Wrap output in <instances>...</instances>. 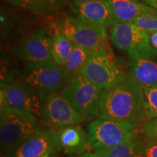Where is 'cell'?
Wrapping results in <instances>:
<instances>
[{
    "mask_svg": "<svg viewBox=\"0 0 157 157\" xmlns=\"http://www.w3.org/2000/svg\"><path fill=\"white\" fill-rule=\"evenodd\" d=\"M98 118L134 125L137 129L148 121L142 87L129 76L103 90Z\"/></svg>",
    "mask_w": 157,
    "mask_h": 157,
    "instance_id": "cell-1",
    "label": "cell"
},
{
    "mask_svg": "<svg viewBox=\"0 0 157 157\" xmlns=\"http://www.w3.org/2000/svg\"><path fill=\"white\" fill-rule=\"evenodd\" d=\"M47 127L38 118L20 110L7 108L1 111L0 143L4 151L23 142L37 131Z\"/></svg>",
    "mask_w": 157,
    "mask_h": 157,
    "instance_id": "cell-2",
    "label": "cell"
},
{
    "mask_svg": "<svg viewBox=\"0 0 157 157\" xmlns=\"http://www.w3.org/2000/svg\"><path fill=\"white\" fill-rule=\"evenodd\" d=\"M18 81L48 97L60 91L65 83V75L63 68L52 59H50L25 63Z\"/></svg>",
    "mask_w": 157,
    "mask_h": 157,
    "instance_id": "cell-3",
    "label": "cell"
},
{
    "mask_svg": "<svg viewBox=\"0 0 157 157\" xmlns=\"http://www.w3.org/2000/svg\"><path fill=\"white\" fill-rule=\"evenodd\" d=\"M102 91L79 73L66 79L59 93L87 121L100 114Z\"/></svg>",
    "mask_w": 157,
    "mask_h": 157,
    "instance_id": "cell-4",
    "label": "cell"
},
{
    "mask_svg": "<svg viewBox=\"0 0 157 157\" xmlns=\"http://www.w3.org/2000/svg\"><path fill=\"white\" fill-rule=\"evenodd\" d=\"M137 129L130 124L98 118L87 126L89 148L94 151L131 142L136 139Z\"/></svg>",
    "mask_w": 157,
    "mask_h": 157,
    "instance_id": "cell-5",
    "label": "cell"
},
{
    "mask_svg": "<svg viewBox=\"0 0 157 157\" xmlns=\"http://www.w3.org/2000/svg\"><path fill=\"white\" fill-rule=\"evenodd\" d=\"M80 73L102 90L113 87L127 76L118 66L111 50L105 48L93 50Z\"/></svg>",
    "mask_w": 157,
    "mask_h": 157,
    "instance_id": "cell-6",
    "label": "cell"
},
{
    "mask_svg": "<svg viewBox=\"0 0 157 157\" xmlns=\"http://www.w3.org/2000/svg\"><path fill=\"white\" fill-rule=\"evenodd\" d=\"M111 42L130 57H156L157 50L152 46L147 31L131 22H117L111 26Z\"/></svg>",
    "mask_w": 157,
    "mask_h": 157,
    "instance_id": "cell-7",
    "label": "cell"
},
{
    "mask_svg": "<svg viewBox=\"0 0 157 157\" xmlns=\"http://www.w3.org/2000/svg\"><path fill=\"white\" fill-rule=\"evenodd\" d=\"M46 98V96L30 89L15 78L1 83V111L12 108L31 113L40 120L42 109Z\"/></svg>",
    "mask_w": 157,
    "mask_h": 157,
    "instance_id": "cell-8",
    "label": "cell"
},
{
    "mask_svg": "<svg viewBox=\"0 0 157 157\" xmlns=\"http://www.w3.org/2000/svg\"><path fill=\"white\" fill-rule=\"evenodd\" d=\"M57 29L75 44L91 50L98 48L111 50L108 43L105 27L84 22L75 17L65 15L57 24Z\"/></svg>",
    "mask_w": 157,
    "mask_h": 157,
    "instance_id": "cell-9",
    "label": "cell"
},
{
    "mask_svg": "<svg viewBox=\"0 0 157 157\" xmlns=\"http://www.w3.org/2000/svg\"><path fill=\"white\" fill-rule=\"evenodd\" d=\"M40 121L47 127L61 128L86 121L60 93L48 95L42 109Z\"/></svg>",
    "mask_w": 157,
    "mask_h": 157,
    "instance_id": "cell-10",
    "label": "cell"
},
{
    "mask_svg": "<svg viewBox=\"0 0 157 157\" xmlns=\"http://www.w3.org/2000/svg\"><path fill=\"white\" fill-rule=\"evenodd\" d=\"M57 131L44 127L31 135L23 142L5 151V157H44L60 148Z\"/></svg>",
    "mask_w": 157,
    "mask_h": 157,
    "instance_id": "cell-11",
    "label": "cell"
},
{
    "mask_svg": "<svg viewBox=\"0 0 157 157\" xmlns=\"http://www.w3.org/2000/svg\"><path fill=\"white\" fill-rule=\"evenodd\" d=\"M51 45L52 36L44 29H39L15 46L13 54L25 63L44 61L52 59Z\"/></svg>",
    "mask_w": 157,
    "mask_h": 157,
    "instance_id": "cell-12",
    "label": "cell"
},
{
    "mask_svg": "<svg viewBox=\"0 0 157 157\" xmlns=\"http://www.w3.org/2000/svg\"><path fill=\"white\" fill-rule=\"evenodd\" d=\"M70 11L84 22L103 27L112 26L117 21L107 0H94L84 3H71Z\"/></svg>",
    "mask_w": 157,
    "mask_h": 157,
    "instance_id": "cell-13",
    "label": "cell"
},
{
    "mask_svg": "<svg viewBox=\"0 0 157 157\" xmlns=\"http://www.w3.org/2000/svg\"><path fill=\"white\" fill-rule=\"evenodd\" d=\"M129 72V77L141 87L157 86V62L154 57H130Z\"/></svg>",
    "mask_w": 157,
    "mask_h": 157,
    "instance_id": "cell-14",
    "label": "cell"
},
{
    "mask_svg": "<svg viewBox=\"0 0 157 157\" xmlns=\"http://www.w3.org/2000/svg\"><path fill=\"white\" fill-rule=\"evenodd\" d=\"M117 22H131L143 15H157V10L141 0H107Z\"/></svg>",
    "mask_w": 157,
    "mask_h": 157,
    "instance_id": "cell-15",
    "label": "cell"
},
{
    "mask_svg": "<svg viewBox=\"0 0 157 157\" xmlns=\"http://www.w3.org/2000/svg\"><path fill=\"white\" fill-rule=\"evenodd\" d=\"M61 148L65 154L79 156L89 149L87 134L78 124L58 128L57 130Z\"/></svg>",
    "mask_w": 157,
    "mask_h": 157,
    "instance_id": "cell-16",
    "label": "cell"
},
{
    "mask_svg": "<svg viewBox=\"0 0 157 157\" xmlns=\"http://www.w3.org/2000/svg\"><path fill=\"white\" fill-rule=\"evenodd\" d=\"M74 42L58 29L52 36L51 58L58 66L63 68L74 49Z\"/></svg>",
    "mask_w": 157,
    "mask_h": 157,
    "instance_id": "cell-17",
    "label": "cell"
},
{
    "mask_svg": "<svg viewBox=\"0 0 157 157\" xmlns=\"http://www.w3.org/2000/svg\"><path fill=\"white\" fill-rule=\"evenodd\" d=\"M92 52L93 50L74 44L71 54L62 68L65 75V81L81 72Z\"/></svg>",
    "mask_w": 157,
    "mask_h": 157,
    "instance_id": "cell-18",
    "label": "cell"
},
{
    "mask_svg": "<svg viewBox=\"0 0 157 157\" xmlns=\"http://www.w3.org/2000/svg\"><path fill=\"white\" fill-rule=\"evenodd\" d=\"M94 152L103 157H143L139 139L111 148H98Z\"/></svg>",
    "mask_w": 157,
    "mask_h": 157,
    "instance_id": "cell-19",
    "label": "cell"
},
{
    "mask_svg": "<svg viewBox=\"0 0 157 157\" xmlns=\"http://www.w3.org/2000/svg\"><path fill=\"white\" fill-rule=\"evenodd\" d=\"M17 7L39 16L48 17L53 13V8L48 0H6Z\"/></svg>",
    "mask_w": 157,
    "mask_h": 157,
    "instance_id": "cell-20",
    "label": "cell"
},
{
    "mask_svg": "<svg viewBox=\"0 0 157 157\" xmlns=\"http://www.w3.org/2000/svg\"><path fill=\"white\" fill-rule=\"evenodd\" d=\"M142 89L148 120L157 117V86Z\"/></svg>",
    "mask_w": 157,
    "mask_h": 157,
    "instance_id": "cell-21",
    "label": "cell"
},
{
    "mask_svg": "<svg viewBox=\"0 0 157 157\" xmlns=\"http://www.w3.org/2000/svg\"><path fill=\"white\" fill-rule=\"evenodd\" d=\"M146 31H157V15H143L137 17L133 22Z\"/></svg>",
    "mask_w": 157,
    "mask_h": 157,
    "instance_id": "cell-22",
    "label": "cell"
},
{
    "mask_svg": "<svg viewBox=\"0 0 157 157\" xmlns=\"http://www.w3.org/2000/svg\"><path fill=\"white\" fill-rule=\"evenodd\" d=\"M139 141L143 157H157V140L144 136Z\"/></svg>",
    "mask_w": 157,
    "mask_h": 157,
    "instance_id": "cell-23",
    "label": "cell"
},
{
    "mask_svg": "<svg viewBox=\"0 0 157 157\" xmlns=\"http://www.w3.org/2000/svg\"><path fill=\"white\" fill-rule=\"evenodd\" d=\"M140 132L143 136L157 138V117L148 119L140 127Z\"/></svg>",
    "mask_w": 157,
    "mask_h": 157,
    "instance_id": "cell-24",
    "label": "cell"
},
{
    "mask_svg": "<svg viewBox=\"0 0 157 157\" xmlns=\"http://www.w3.org/2000/svg\"><path fill=\"white\" fill-rule=\"evenodd\" d=\"M55 10H61L66 4V0H48Z\"/></svg>",
    "mask_w": 157,
    "mask_h": 157,
    "instance_id": "cell-25",
    "label": "cell"
},
{
    "mask_svg": "<svg viewBox=\"0 0 157 157\" xmlns=\"http://www.w3.org/2000/svg\"><path fill=\"white\" fill-rule=\"evenodd\" d=\"M150 42L152 46L157 50V31L151 32Z\"/></svg>",
    "mask_w": 157,
    "mask_h": 157,
    "instance_id": "cell-26",
    "label": "cell"
},
{
    "mask_svg": "<svg viewBox=\"0 0 157 157\" xmlns=\"http://www.w3.org/2000/svg\"><path fill=\"white\" fill-rule=\"evenodd\" d=\"M73 157H103L101 156V155L96 154V153L93 152H86L84 154L79 155V156H74Z\"/></svg>",
    "mask_w": 157,
    "mask_h": 157,
    "instance_id": "cell-27",
    "label": "cell"
},
{
    "mask_svg": "<svg viewBox=\"0 0 157 157\" xmlns=\"http://www.w3.org/2000/svg\"><path fill=\"white\" fill-rule=\"evenodd\" d=\"M141 1L157 10V0H141Z\"/></svg>",
    "mask_w": 157,
    "mask_h": 157,
    "instance_id": "cell-28",
    "label": "cell"
},
{
    "mask_svg": "<svg viewBox=\"0 0 157 157\" xmlns=\"http://www.w3.org/2000/svg\"><path fill=\"white\" fill-rule=\"evenodd\" d=\"M71 3H84V2H91L94 1V0H71Z\"/></svg>",
    "mask_w": 157,
    "mask_h": 157,
    "instance_id": "cell-29",
    "label": "cell"
},
{
    "mask_svg": "<svg viewBox=\"0 0 157 157\" xmlns=\"http://www.w3.org/2000/svg\"><path fill=\"white\" fill-rule=\"evenodd\" d=\"M44 157H51V156H50V155H47V156H45Z\"/></svg>",
    "mask_w": 157,
    "mask_h": 157,
    "instance_id": "cell-30",
    "label": "cell"
},
{
    "mask_svg": "<svg viewBox=\"0 0 157 157\" xmlns=\"http://www.w3.org/2000/svg\"><path fill=\"white\" fill-rule=\"evenodd\" d=\"M2 157H5V156H2Z\"/></svg>",
    "mask_w": 157,
    "mask_h": 157,
    "instance_id": "cell-31",
    "label": "cell"
},
{
    "mask_svg": "<svg viewBox=\"0 0 157 157\" xmlns=\"http://www.w3.org/2000/svg\"><path fill=\"white\" fill-rule=\"evenodd\" d=\"M154 139H156V140H157V138H154Z\"/></svg>",
    "mask_w": 157,
    "mask_h": 157,
    "instance_id": "cell-32",
    "label": "cell"
}]
</instances>
